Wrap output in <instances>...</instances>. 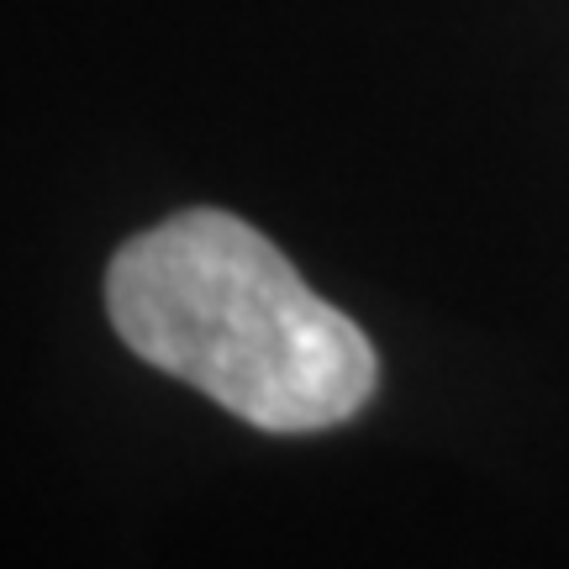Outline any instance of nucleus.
Returning a JSON list of instances; mask_svg holds the SVG:
<instances>
[{"mask_svg":"<svg viewBox=\"0 0 569 569\" xmlns=\"http://www.w3.org/2000/svg\"><path fill=\"white\" fill-rule=\"evenodd\" d=\"M106 311L142 365L259 432H327L380 386L365 327L232 211L196 206L127 238L106 269Z\"/></svg>","mask_w":569,"mask_h":569,"instance_id":"f257e3e1","label":"nucleus"}]
</instances>
